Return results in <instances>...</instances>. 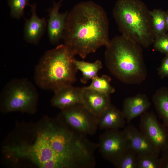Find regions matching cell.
<instances>
[{
  "instance_id": "ffe728a7",
  "label": "cell",
  "mask_w": 168,
  "mask_h": 168,
  "mask_svg": "<svg viewBox=\"0 0 168 168\" xmlns=\"http://www.w3.org/2000/svg\"><path fill=\"white\" fill-rule=\"evenodd\" d=\"M152 26L156 37L166 34L167 31L166 22V12L160 9L150 11Z\"/></svg>"
},
{
  "instance_id": "603a6c76",
  "label": "cell",
  "mask_w": 168,
  "mask_h": 168,
  "mask_svg": "<svg viewBox=\"0 0 168 168\" xmlns=\"http://www.w3.org/2000/svg\"><path fill=\"white\" fill-rule=\"evenodd\" d=\"M138 157L137 168H161V159L159 156H147Z\"/></svg>"
},
{
  "instance_id": "7a4b0ae2",
  "label": "cell",
  "mask_w": 168,
  "mask_h": 168,
  "mask_svg": "<svg viewBox=\"0 0 168 168\" xmlns=\"http://www.w3.org/2000/svg\"><path fill=\"white\" fill-rule=\"evenodd\" d=\"M105 60L111 74L127 84H139L147 76L142 46L121 35L110 40L106 47Z\"/></svg>"
},
{
  "instance_id": "6da1fadb",
  "label": "cell",
  "mask_w": 168,
  "mask_h": 168,
  "mask_svg": "<svg viewBox=\"0 0 168 168\" xmlns=\"http://www.w3.org/2000/svg\"><path fill=\"white\" fill-rule=\"evenodd\" d=\"M109 30V20L104 9L92 1L82 2L68 12L63 39L73 55L84 59L108 45Z\"/></svg>"
},
{
  "instance_id": "5bb4252c",
  "label": "cell",
  "mask_w": 168,
  "mask_h": 168,
  "mask_svg": "<svg viewBox=\"0 0 168 168\" xmlns=\"http://www.w3.org/2000/svg\"><path fill=\"white\" fill-rule=\"evenodd\" d=\"M150 106V102L144 94H139L125 98L122 111L126 123L129 124L133 119L147 112Z\"/></svg>"
},
{
  "instance_id": "d6986e66",
  "label": "cell",
  "mask_w": 168,
  "mask_h": 168,
  "mask_svg": "<svg viewBox=\"0 0 168 168\" xmlns=\"http://www.w3.org/2000/svg\"><path fill=\"white\" fill-rule=\"evenodd\" d=\"M111 80L110 76L107 75H104L100 77L98 75L93 78L90 85L86 87L110 96L115 91L114 88L110 84Z\"/></svg>"
},
{
  "instance_id": "277c9868",
  "label": "cell",
  "mask_w": 168,
  "mask_h": 168,
  "mask_svg": "<svg viewBox=\"0 0 168 168\" xmlns=\"http://www.w3.org/2000/svg\"><path fill=\"white\" fill-rule=\"evenodd\" d=\"M150 12L138 0H118L113 15L121 35L147 48L155 39Z\"/></svg>"
},
{
  "instance_id": "4316f807",
  "label": "cell",
  "mask_w": 168,
  "mask_h": 168,
  "mask_svg": "<svg viewBox=\"0 0 168 168\" xmlns=\"http://www.w3.org/2000/svg\"><path fill=\"white\" fill-rule=\"evenodd\" d=\"M166 22L167 30L168 31V11L166 12Z\"/></svg>"
},
{
  "instance_id": "484cf974",
  "label": "cell",
  "mask_w": 168,
  "mask_h": 168,
  "mask_svg": "<svg viewBox=\"0 0 168 168\" xmlns=\"http://www.w3.org/2000/svg\"><path fill=\"white\" fill-rule=\"evenodd\" d=\"M161 152V168H168V145Z\"/></svg>"
},
{
  "instance_id": "44dd1931",
  "label": "cell",
  "mask_w": 168,
  "mask_h": 168,
  "mask_svg": "<svg viewBox=\"0 0 168 168\" xmlns=\"http://www.w3.org/2000/svg\"><path fill=\"white\" fill-rule=\"evenodd\" d=\"M138 157L131 148L113 164L117 168H137Z\"/></svg>"
},
{
  "instance_id": "2e32d148",
  "label": "cell",
  "mask_w": 168,
  "mask_h": 168,
  "mask_svg": "<svg viewBox=\"0 0 168 168\" xmlns=\"http://www.w3.org/2000/svg\"><path fill=\"white\" fill-rule=\"evenodd\" d=\"M126 123L122 111L112 104L98 118V127L101 130L119 129Z\"/></svg>"
},
{
  "instance_id": "9c48e42d",
  "label": "cell",
  "mask_w": 168,
  "mask_h": 168,
  "mask_svg": "<svg viewBox=\"0 0 168 168\" xmlns=\"http://www.w3.org/2000/svg\"><path fill=\"white\" fill-rule=\"evenodd\" d=\"M140 116L139 131L161 152L168 145V129L153 112L147 111Z\"/></svg>"
},
{
  "instance_id": "7c38bea8",
  "label": "cell",
  "mask_w": 168,
  "mask_h": 168,
  "mask_svg": "<svg viewBox=\"0 0 168 168\" xmlns=\"http://www.w3.org/2000/svg\"><path fill=\"white\" fill-rule=\"evenodd\" d=\"M31 15L25 19L24 29V37L26 42L30 44H38L44 34L47 21L44 18L39 17L36 13V4L31 5Z\"/></svg>"
},
{
  "instance_id": "3957f363",
  "label": "cell",
  "mask_w": 168,
  "mask_h": 168,
  "mask_svg": "<svg viewBox=\"0 0 168 168\" xmlns=\"http://www.w3.org/2000/svg\"><path fill=\"white\" fill-rule=\"evenodd\" d=\"M74 58L64 44L46 51L35 67L36 84L41 89L54 92L72 85L77 80L78 71L73 62Z\"/></svg>"
},
{
  "instance_id": "e0dca14e",
  "label": "cell",
  "mask_w": 168,
  "mask_h": 168,
  "mask_svg": "<svg viewBox=\"0 0 168 168\" xmlns=\"http://www.w3.org/2000/svg\"><path fill=\"white\" fill-rule=\"evenodd\" d=\"M152 101L159 116L168 130V88L158 89L153 96Z\"/></svg>"
},
{
  "instance_id": "8992f818",
  "label": "cell",
  "mask_w": 168,
  "mask_h": 168,
  "mask_svg": "<svg viewBox=\"0 0 168 168\" xmlns=\"http://www.w3.org/2000/svg\"><path fill=\"white\" fill-rule=\"evenodd\" d=\"M5 150L11 156L28 159L40 168H62L51 147L46 128L39 133L32 144L8 146Z\"/></svg>"
},
{
  "instance_id": "ba28073f",
  "label": "cell",
  "mask_w": 168,
  "mask_h": 168,
  "mask_svg": "<svg viewBox=\"0 0 168 168\" xmlns=\"http://www.w3.org/2000/svg\"><path fill=\"white\" fill-rule=\"evenodd\" d=\"M102 156L113 164L131 148L130 142L124 131L110 129L101 134L98 143Z\"/></svg>"
},
{
  "instance_id": "7402d4cb",
  "label": "cell",
  "mask_w": 168,
  "mask_h": 168,
  "mask_svg": "<svg viewBox=\"0 0 168 168\" xmlns=\"http://www.w3.org/2000/svg\"><path fill=\"white\" fill-rule=\"evenodd\" d=\"M30 0H8L10 9V16L13 18L20 19L23 16L24 10L28 6H30Z\"/></svg>"
},
{
  "instance_id": "52a82bcc",
  "label": "cell",
  "mask_w": 168,
  "mask_h": 168,
  "mask_svg": "<svg viewBox=\"0 0 168 168\" xmlns=\"http://www.w3.org/2000/svg\"><path fill=\"white\" fill-rule=\"evenodd\" d=\"M61 114L64 122L74 130L86 135L96 132L98 118L82 103L62 110Z\"/></svg>"
},
{
  "instance_id": "5b68a950",
  "label": "cell",
  "mask_w": 168,
  "mask_h": 168,
  "mask_svg": "<svg viewBox=\"0 0 168 168\" xmlns=\"http://www.w3.org/2000/svg\"><path fill=\"white\" fill-rule=\"evenodd\" d=\"M1 107L3 112L34 113L36 110L38 94L33 83L26 78L11 80L0 94Z\"/></svg>"
},
{
  "instance_id": "30bf717a",
  "label": "cell",
  "mask_w": 168,
  "mask_h": 168,
  "mask_svg": "<svg viewBox=\"0 0 168 168\" xmlns=\"http://www.w3.org/2000/svg\"><path fill=\"white\" fill-rule=\"evenodd\" d=\"M63 0L55 2L53 1L52 7L48 10L49 18L47 23L48 35L50 42L58 44L63 39L66 21L68 12L60 13L59 10Z\"/></svg>"
},
{
  "instance_id": "8fae6325",
  "label": "cell",
  "mask_w": 168,
  "mask_h": 168,
  "mask_svg": "<svg viewBox=\"0 0 168 168\" xmlns=\"http://www.w3.org/2000/svg\"><path fill=\"white\" fill-rule=\"evenodd\" d=\"M123 131L130 142L131 148L138 156H159L161 152L133 125L128 124Z\"/></svg>"
},
{
  "instance_id": "4fadbf2b",
  "label": "cell",
  "mask_w": 168,
  "mask_h": 168,
  "mask_svg": "<svg viewBox=\"0 0 168 168\" xmlns=\"http://www.w3.org/2000/svg\"><path fill=\"white\" fill-rule=\"evenodd\" d=\"M51 100L54 107L64 110L76 105L83 104V88L72 85L62 88L54 92Z\"/></svg>"
},
{
  "instance_id": "d4e9b609",
  "label": "cell",
  "mask_w": 168,
  "mask_h": 168,
  "mask_svg": "<svg viewBox=\"0 0 168 168\" xmlns=\"http://www.w3.org/2000/svg\"><path fill=\"white\" fill-rule=\"evenodd\" d=\"M158 73L161 78L168 77V55L163 59L158 69Z\"/></svg>"
},
{
  "instance_id": "ac0fdd59",
  "label": "cell",
  "mask_w": 168,
  "mask_h": 168,
  "mask_svg": "<svg viewBox=\"0 0 168 168\" xmlns=\"http://www.w3.org/2000/svg\"><path fill=\"white\" fill-rule=\"evenodd\" d=\"M73 63L77 69L82 73L81 82L83 84L86 83L89 80L98 76V73L102 67L101 62L97 60L93 63L84 61L73 60Z\"/></svg>"
},
{
  "instance_id": "cb8c5ba5",
  "label": "cell",
  "mask_w": 168,
  "mask_h": 168,
  "mask_svg": "<svg viewBox=\"0 0 168 168\" xmlns=\"http://www.w3.org/2000/svg\"><path fill=\"white\" fill-rule=\"evenodd\" d=\"M153 44L155 49L168 55V35L165 34L156 37Z\"/></svg>"
},
{
  "instance_id": "9a60e30c",
  "label": "cell",
  "mask_w": 168,
  "mask_h": 168,
  "mask_svg": "<svg viewBox=\"0 0 168 168\" xmlns=\"http://www.w3.org/2000/svg\"><path fill=\"white\" fill-rule=\"evenodd\" d=\"M83 104L98 118L111 104L110 96L83 87Z\"/></svg>"
}]
</instances>
